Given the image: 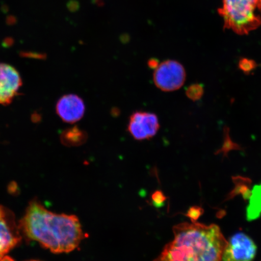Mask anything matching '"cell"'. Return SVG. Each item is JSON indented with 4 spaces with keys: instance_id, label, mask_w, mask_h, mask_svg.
Returning a JSON list of instances; mask_svg holds the SVG:
<instances>
[{
    "instance_id": "cell-1",
    "label": "cell",
    "mask_w": 261,
    "mask_h": 261,
    "mask_svg": "<svg viewBox=\"0 0 261 261\" xmlns=\"http://www.w3.org/2000/svg\"><path fill=\"white\" fill-rule=\"evenodd\" d=\"M19 227L29 240L54 253L72 252L86 237L76 216L54 213L35 200L29 204Z\"/></svg>"
},
{
    "instance_id": "cell-2",
    "label": "cell",
    "mask_w": 261,
    "mask_h": 261,
    "mask_svg": "<svg viewBox=\"0 0 261 261\" xmlns=\"http://www.w3.org/2000/svg\"><path fill=\"white\" fill-rule=\"evenodd\" d=\"M173 232L174 239L154 261H222L227 241L217 225L184 223Z\"/></svg>"
},
{
    "instance_id": "cell-3",
    "label": "cell",
    "mask_w": 261,
    "mask_h": 261,
    "mask_svg": "<svg viewBox=\"0 0 261 261\" xmlns=\"http://www.w3.org/2000/svg\"><path fill=\"white\" fill-rule=\"evenodd\" d=\"M257 0H223L219 10L223 16L224 28L243 35L255 30L261 24V19L255 14Z\"/></svg>"
},
{
    "instance_id": "cell-4",
    "label": "cell",
    "mask_w": 261,
    "mask_h": 261,
    "mask_svg": "<svg viewBox=\"0 0 261 261\" xmlns=\"http://www.w3.org/2000/svg\"><path fill=\"white\" fill-rule=\"evenodd\" d=\"M187 73L179 62L168 60L159 64L153 74V81L159 89L165 92L177 90L184 86Z\"/></svg>"
},
{
    "instance_id": "cell-5",
    "label": "cell",
    "mask_w": 261,
    "mask_h": 261,
    "mask_svg": "<svg viewBox=\"0 0 261 261\" xmlns=\"http://www.w3.org/2000/svg\"><path fill=\"white\" fill-rule=\"evenodd\" d=\"M256 251V245L249 236L237 233L227 241L222 261H253Z\"/></svg>"
},
{
    "instance_id": "cell-6",
    "label": "cell",
    "mask_w": 261,
    "mask_h": 261,
    "mask_svg": "<svg viewBox=\"0 0 261 261\" xmlns=\"http://www.w3.org/2000/svg\"><path fill=\"white\" fill-rule=\"evenodd\" d=\"M21 240L14 214L0 204V261Z\"/></svg>"
},
{
    "instance_id": "cell-7",
    "label": "cell",
    "mask_w": 261,
    "mask_h": 261,
    "mask_svg": "<svg viewBox=\"0 0 261 261\" xmlns=\"http://www.w3.org/2000/svg\"><path fill=\"white\" fill-rule=\"evenodd\" d=\"M160 123L155 114L146 112H136L129 117L128 132L136 140H148L158 133Z\"/></svg>"
},
{
    "instance_id": "cell-8",
    "label": "cell",
    "mask_w": 261,
    "mask_h": 261,
    "mask_svg": "<svg viewBox=\"0 0 261 261\" xmlns=\"http://www.w3.org/2000/svg\"><path fill=\"white\" fill-rule=\"evenodd\" d=\"M22 84L20 74L15 68L0 63V105H9L18 95Z\"/></svg>"
},
{
    "instance_id": "cell-9",
    "label": "cell",
    "mask_w": 261,
    "mask_h": 261,
    "mask_svg": "<svg viewBox=\"0 0 261 261\" xmlns=\"http://www.w3.org/2000/svg\"><path fill=\"white\" fill-rule=\"evenodd\" d=\"M56 111L64 122L74 123L83 119L86 112V106L83 99L76 94H66L58 101Z\"/></svg>"
},
{
    "instance_id": "cell-10",
    "label": "cell",
    "mask_w": 261,
    "mask_h": 261,
    "mask_svg": "<svg viewBox=\"0 0 261 261\" xmlns=\"http://www.w3.org/2000/svg\"><path fill=\"white\" fill-rule=\"evenodd\" d=\"M88 135L86 132L74 126L63 130L60 135L63 145L68 147L79 146L87 142Z\"/></svg>"
},
{
    "instance_id": "cell-11",
    "label": "cell",
    "mask_w": 261,
    "mask_h": 261,
    "mask_svg": "<svg viewBox=\"0 0 261 261\" xmlns=\"http://www.w3.org/2000/svg\"><path fill=\"white\" fill-rule=\"evenodd\" d=\"M224 142L221 148L218 150L217 153L223 152L224 155H226L231 150L241 149V146L234 143L231 139L230 137V128L226 126L223 128Z\"/></svg>"
},
{
    "instance_id": "cell-12",
    "label": "cell",
    "mask_w": 261,
    "mask_h": 261,
    "mask_svg": "<svg viewBox=\"0 0 261 261\" xmlns=\"http://www.w3.org/2000/svg\"><path fill=\"white\" fill-rule=\"evenodd\" d=\"M204 86L201 84H193L186 90V94L189 99L193 101L200 100L204 94Z\"/></svg>"
},
{
    "instance_id": "cell-13",
    "label": "cell",
    "mask_w": 261,
    "mask_h": 261,
    "mask_svg": "<svg viewBox=\"0 0 261 261\" xmlns=\"http://www.w3.org/2000/svg\"><path fill=\"white\" fill-rule=\"evenodd\" d=\"M256 61L246 58H241L238 62V67L244 74H250L258 67Z\"/></svg>"
},
{
    "instance_id": "cell-14",
    "label": "cell",
    "mask_w": 261,
    "mask_h": 261,
    "mask_svg": "<svg viewBox=\"0 0 261 261\" xmlns=\"http://www.w3.org/2000/svg\"><path fill=\"white\" fill-rule=\"evenodd\" d=\"M21 56L25 57H30L38 59H44L45 58V55L42 54L32 53V52H22L21 53Z\"/></svg>"
},
{
    "instance_id": "cell-15",
    "label": "cell",
    "mask_w": 261,
    "mask_h": 261,
    "mask_svg": "<svg viewBox=\"0 0 261 261\" xmlns=\"http://www.w3.org/2000/svg\"><path fill=\"white\" fill-rule=\"evenodd\" d=\"M17 22V18L14 15H9L6 18V22L9 25H15Z\"/></svg>"
},
{
    "instance_id": "cell-16",
    "label": "cell",
    "mask_w": 261,
    "mask_h": 261,
    "mask_svg": "<svg viewBox=\"0 0 261 261\" xmlns=\"http://www.w3.org/2000/svg\"><path fill=\"white\" fill-rule=\"evenodd\" d=\"M148 65L149 68L155 70V68L159 66V62L158 60H156V59H151V60L148 61Z\"/></svg>"
},
{
    "instance_id": "cell-17",
    "label": "cell",
    "mask_w": 261,
    "mask_h": 261,
    "mask_svg": "<svg viewBox=\"0 0 261 261\" xmlns=\"http://www.w3.org/2000/svg\"><path fill=\"white\" fill-rule=\"evenodd\" d=\"M14 41L12 38H6L3 42V45L5 47H9L14 44Z\"/></svg>"
},
{
    "instance_id": "cell-18",
    "label": "cell",
    "mask_w": 261,
    "mask_h": 261,
    "mask_svg": "<svg viewBox=\"0 0 261 261\" xmlns=\"http://www.w3.org/2000/svg\"><path fill=\"white\" fill-rule=\"evenodd\" d=\"M1 261H14V260H13L12 259L10 258V257H4L1 260Z\"/></svg>"
},
{
    "instance_id": "cell-19",
    "label": "cell",
    "mask_w": 261,
    "mask_h": 261,
    "mask_svg": "<svg viewBox=\"0 0 261 261\" xmlns=\"http://www.w3.org/2000/svg\"><path fill=\"white\" fill-rule=\"evenodd\" d=\"M257 8H258L261 12V0H257Z\"/></svg>"
}]
</instances>
